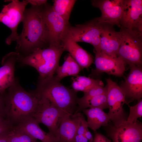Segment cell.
<instances>
[{
	"instance_id": "603a6c76",
	"label": "cell",
	"mask_w": 142,
	"mask_h": 142,
	"mask_svg": "<svg viewBox=\"0 0 142 142\" xmlns=\"http://www.w3.org/2000/svg\"><path fill=\"white\" fill-rule=\"evenodd\" d=\"M72 89L77 92L81 91L84 93L94 87L104 86L103 83L101 80L90 77L78 75L72 77Z\"/></svg>"
},
{
	"instance_id": "f1b7e54d",
	"label": "cell",
	"mask_w": 142,
	"mask_h": 142,
	"mask_svg": "<svg viewBox=\"0 0 142 142\" xmlns=\"http://www.w3.org/2000/svg\"><path fill=\"white\" fill-rule=\"evenodd\" d=\"M13 128L6 116L0 114V135L10 131Z\"/></svg>"
},
{
	"instance_id": "8d00e7d4",
	"label": "cell",
	"mask_w": 142,
	"mask_h": 142,
	"mask_svg": "<svg viewBox=\"0 0 142 142\" xmlns=\"http://www.w3.org/2000/svg\"><path fill=\"white\" fill-rule=\"evenodd\" d=\"M37 142V141H36V142Z\"/></svg>"
},
{
	"instance_id": "cb8c5ba5",
	"label": "cell",
	"mask_w": 142,
	"mask_h": 142,
	"mask_svg": "<svg viewBox=\"0 0 142 142\" xmlns=\"http://www.w3.org/2000/svg\"><path fill=\"white\" fill-rule=\"evenodd\" d=\"M77 106V112L88 108H98L103 110L108 108L107 92L94 96Z\"/></svg>"
},
{
	"instance_id": "5bb4252c",
	"label": "cell",
	"mask_w": 142,
	"mask_h": 142,
	"mask_svg": "<svg viewBox=\"0 0 142 142\" xmlns=\"http://www.w3.org/2000/svg\"><path fill=\"white\" fill-rule=\"evenodd\" d=\"M130 71L119 86L125 95L127 104L142 97V70L141 66L129 65Z\"/></svg>"
},
{
	"instance_id": "e575fe53",
	"label": "cell",
	"mask_w": 142,
	"mask_h": 142,
	"mask_svg": "<svg viewBox=\"0 0 142 142\" xmlns=\"http://www.w3.org/2000/svg\"><path fill=\"white\" fill-rule=\"evenodd\" d=\"M10 131L0 135V142H8V138Z\"/></svg>"
},
{
	"instance_id": "52a82bcc",
	"label": "cell",
	"mask_w": 142,
	"mask_h": 142,
	"mask_svg": "<svg viewBox=\"0 0 142 142\" xmlns=\"http://www.w3.org/2000/svg\"><path fill=\"white\" fill-rule=\"evenodd\" d=\"M43 16L49 45H62V41L70 26L67 21L56 13L52 6L42 9Z\"/></svg>"
},
{
	"instance_id": "f546056e",
	"label": "cell",
	"mask_w": 142,
	"mask_h": 142,
	"mask_svg": "<svg viewBox=\"0 0 142 142\" xmlns=\"http://www.w3.org/2000/svg\"><path fill=\"white\" fill-rule=\"evenodd\" d=\"M88 128L86 121L82 114L81 116L79 125L77 130V134L84 135L85 130Z\"/></svg>"
},
{
	"instance_id": "8992f818",
	"label": "cell",
	"mask_w": 142,
	"mask_h": 142,
	"mask_svg": "<svg viewBox=\"0 0 142 142\" xmlns=\"http://www.w3.org/2000/svg\"><path fill=\"white\" fill-rule=\"evenodd\" d=\"M39 96V103L33 118L39 124L46 126L49 133L55 137L62 120L69 114L53 105L45 98Z\"/></svg>"
},
{
	"instance_id": "d6a6232c",
	"label": "cell",
	"mask_w": 142,
	"mask_h": 142,
	"mask_svg": "<svg viewBox=\"0 0 142 142\" xmlns=\"http://www.w3.org/2000/svg\"><path fill=\"white\" fill-rule=\"evenodd\" d=\"M28 1L29 3L33 6L37 7L45 4L47 1L45 0H28Z\"/></svg>"
},
{
	"instance_id": "4fadbf2b",
	"label": "cell",
	"mask_w": 142,
	"mask_h": 142,
	"mask_svg": "<svg viewBox=\"0 0 142 142\" xmlns=\"http://www.w3.org/2000/svg\"><path fill=\"white\" fill-rule=\"evenodd\" d=\"M92 5L100 10L101 16L97 18L102 24L119 26L123 10L124 0H93Z\"/></svg>"
},
{
	"instance_id": "484cf974",
	"label": "cell",
	"mask_w": 142,
	"mask_h": 142,
	"mask_svg": "<svg viewBox=\"0 0 142 142\" xmlns=\"http://www.w3.org/2000/svg\"><path fill=\"white\" fill-rule=\"evenodd\" d=\"M33 138L24 131L17 127H13L10 131L8 142H35Z\"/></svg>"
},
{
	"instance_id": "d6986e66",
	"label": "cell",
	"mask_w": 142,
	"mask_h": 142,
	"mask_svg": "<svg viewBox=\"0 0 142 142\" xmlns=\"http://www.w3.org/2000/svg\"><path fill=\"white\" fill-rule=\"evenodd\" d=\"M62 45L82 69L88 68L93 63L92 55L70 38L65 36Z\"/></svg>"
},
{
	"instance_id": "d590c367",
	"label": "cell",
	"mask_w": 142,
	"mask_h": 142,
	"mask_svg": "<svg viewBox=\"0 0 142 142\" xmlns=\"http://www.w3.org/2000/svg\"><path fill=\"white\" fill-rule=\"evenodd\" d=\"M84 136L89 141L91 142H93V138L91 133L89 130L88 128L85 130Z\"/></svg>"
},
{
	"instance_id": "ac0fdd59",
	"label": "cell",
	"mask_w": 142,
	"mask_h": 142,
	"mask_svg": "<svg viewBox=\"0 0 142 142\" xmlns=\"http://www.w3.org/2000/svg\"><path fill=\"white\" fill-rule=\"evenodd\" d=\"M82 114L77 112L64 118L55 136L58 142H74Z\"/></svg>"
},
{
	"instance_id": "8fae6325",
	"label": "cell",
	"mask_w": 142,
	"mask_h": 142,
	"mask_svg": "<svg viewBox=\"0 0 142 142\" xmlns=\"http://www.w3.org/2000/svg\"><path fill=\"white\" fill-rule=\"evenodd\" d=\"M105 127L113 142H141L142 124L138 120L135 123L126 120L115 126L108 125Z\"/></svg>"
},
{
	"instance_id": "277c9868",
	"label": "cell",
	"mask_w": 142,
	"mask_h": 142,
	"mask_svg": "<svg viewBox=\"0 0 142 142\" xmlns=\"http://www.w3.org/2000/svg\"><path fill=\"white\" fill-rule=\"evenodd\" d=\"M64 51L62 45H49L38 48L26 56H21L19 61L34 67L39 74V79H44L54 75Z\"/></svg>"
},
{
	"instance_id": "1f68e13d",
	"label": "cell",
	"mask_w": 142,
	"mask_h": 142,
	"mask_svg": "<svg viewBox=\"0 0 142 142\" xmlns=\"http://www.w3.org/2000/svg\"><path fill=\"white\" fill-rule=\"evenodd\" d=\"M3 94H0V114L6 116L4 112V95Z\"/></svg>"
},
{
	"instance_id": "ffe728a7",
	"label": "cell",
	"mask_w": 142,
	"mask_h": 142,
	"mask_svg": "<svg viewBox=\"0 0 142 142\" xmlns=\"http://www.w3.org/2000/svg\"><path fill=\"white\" fill-rule=\"evenodd\" d=\"M39 123L33 117L25 120L18 126L32 138L39 139L42 142H58L54 136L49 133H47L40 127Z\"/></svg>"
},
{
	"instance_id": "4316f807",
	"label": "cell",
	"mask_w": 142,
	"mask_h": 142,
	"mask_svg": "<svg viewBox=\"0 0 142 142\" xmlns=\"http://www.w3.org/2000/svg\"><path fill=\"white\" fill-rule=\"evenodd\" d=\"M107 87H103L97 86L93 87L88 91L84 93V95L80 98H78L77 100V105L80 104L92 97L107 92Z\"/></svg>"
},
{
	"instance_id": "ba28073f",
	"label": "cell",
	"mask_w": 142,
	"mask_h": 142,
	"mask_svg": "<svg viewBox=\"0 0 142 142\" xmlns=\"http://www.w3.org/2000/svg\"><path fill=\"white\" fill-rule=\"evenodd\" d=\"M102 25L96 18L83 24L70 26L65 36L77 43L90 44L94 48V51L99 52Z\"/></svg>"
},
{
	"instance_id": "d4e9b609",
	"label": "cell",
	"mask_w": 142,
	"mask_h": 142,
	"mask_svg": "<svg viewBox=\"0 0 142 142\" xmlns=\"http://www.w3.org/2000/svg\"><path fill=\"white\" fill-rule=\"evenodd\" d=\"M76 1L75 0H55L52 7L58 14L69 21L70 14Z\"/></svg>"
},
{
	"instance_id": "30bf717a",
	"label": "cell",
	"mask_w": 142,
	"mask_h": 142,
	"mask_svg": "<svg viewBox=\"0 0 142 142\" xmlns=\"http://www.w3.org/2000/svg\"><path fill=\"white\" fill-rule=\"evenodd\" d=\"M106 80L109 109L108 113L113 125L117 126L127 119L123 108L124 104L127 103L125 95L117 84L110 78L106 79Z\"/></svg>"
},
{
	"instance_id": "e0dca14e",
	"label": "cell",
	"mask_w": 142,
	"mask_h": 142,
	"mask_svg": "<svg viewBox=\"0 0 142 142\" xmlns=\"http://www.w3.org/2000/svg\"><path fill=\"white\" fill-rule=\"evenodd\" d=\"M112 26L102 24L100 50L109 55L117 57L121 42V34L120 31H115Z\"/></svg>"
},
{
	"instance_id": "3957f363",
	"label": "cell",
	"mask_w": 142,
	"mask_h": 142,
	"mask_svg": "<svg viewBox=\"0 0 142 142\" xmlns=\"http://www.w3.org/2000/svg\"><path fill=\"white\" fill-rule=\"evenodd\" d=\"M40 96L69 115L77 113V92L63 85L54 76L39 79L35 90Z\"/></svg>"
},
{
	"instance_id": "7c38bea8",
	"label": "cell",
	"mask_w": 142,
	"mask_h": 142,
	"mask_svg": "<svg viewBox=\"0 0 142 142\" xmlns=\"http://www.w3.org/2000/svg\"><path fill=\"white\" fill-rule=\"evenodd\" d=\"M119 27L142 33V1L124 0Z\"/></svg>"
},
{
	"instance_id": "2e32d148",
	"label": "cell",
	"mask_w": 142,
	"mask_h": 142,
	"mask_svg": "<svg viewBox=\"0 0 142 142\" xmlns=\"http://www.w3.org/2000/svg\"><path fill=\"white\" fill-rule=\"evenodd\" d=\"M21 56L18 52H11L3 58L2 66L0 67V94H3L16 82L15 65Z\"/></svg>"
},
{
	"instance_id": "9c48e42d",
	"label": "cell",
	"mask_w": 142,
	"mask_h": 142,
	"mask_svg": "<svg viewBox=\"0 0 142 142\" xmlns=\"http://www.w3.org/2000/svg\"><path fill=\"white\" fill-rule=\"evenodd\" d=\"M28 3V0H12L9 3L3 6L0 13V22L11 31V34L6 40L7 44H10L12 42L17 40L19 35L17 32V27L22 21L26 7Z\"/></svg>"
},
{
	"instance_id": "5b68a950",
	"label": "cell",
	"mask_w": 142,
	"mask_h": 142,
	"mask_svg": "<svg viewBox=\"0 0 142 142\" xmlns=\"http://www.w3.org/2000/svg\"><path fill=\"white\" fill-rule=\"evenodd\" d=\"M120 32L121 40L117 57L126 64L141 66L142 33L123 28Z\"/></svg>"
},
{
	"instance_id": "7a4b0ae2",
	"label": "cell",
	"mask_w": 142,
	"mask_h": 142,
	"mask_svg": "<svg viewBox=\"0 0 142 142\" xmlns=\"http://www.w3.org/2000/svg\"><path fill=\"white\" fill-rule=\"evenodd\" d=\"M33 6L25 10L22 21L23 28L19 35L16 48L30 52L49 45L42 9Z\"/></svg>"
},
{
	"instance_id": "83f0119b",
	"label": "cell",
	"mask_w": 142,
	"mask_h": 142,
	"mask_svg": "<svg viewBox=\"0 0 142 142\" xmlns=\"http://www.w3.org/2000/svg\"><path fill=\"white\" fill-rule=\"evenodd\" d=\"M130 112L126 120L131 123L136 122L138 119L142 116V100L141 99L138 103L133 106H129Z\"/></svg>"
},
{
	"instance_id": "836d02e7",
	"label": "cell",
	"mask_w": 142,
	"mask_h": 142,
	"mask_svg": "<svg viewBox=\"0 0 142 142\" xmlns=\"http://www.w3.org/2000/svg\"><path fill=\"white\" fill-rule=\"evenodd\" d=\"M74 142H91L87 139L84 135L76 134Z\"/></svg>"
},
{
	"instance_id": "44dd1931",
	"label": "cell",
	"mask_w": 142,
	"mask_h": 142,
	"mask_svg": "<svg viewBox=\"0 0 142 142\" xmlns=\"http://www.w3.org/2000/svg\"><path fill=\"white\" fill-rule=\"evenodd\" d=\"M87 117L88 128L94 132L102 126H105L110 121L109 116L103 110L98 108L85 109L82 110Z\"/></svg>"
},
{
	"instance_id": "6da1fadb",
	"label": "cell",
	"mask_w": 142,
	"mask_h": 142,
	"mask_svg": "<svg viewBox=\"0 0 142 142\" xmlns=\"http://www.w3.org/2000/svg\"><path fill=\"white\" fill-rule=\"evenodd\" d=\"M7 89V93L4 95V112L11 125L16 127L25 120L33 117L40 97L35 90L26 91L17 80Z\"/></svg>"
},
{
	"instance_id": "7402d4cb",
	"label": "cell",
	"mask_w": 142,
	"mask_h": 142,
	"mask_svg": "<svg viewBox=\"0 0 142 142\" xmlns=\"http://www.w3.org/2000/svg\"><path fill=\"white\" fill-rule=\"evenodd\" d=\"M65 60L63 64L58 67L56 75H54L56 79L60 81L68 76H77L82 69L69 54L65 57Z\"/></svg>"
},
{
	"instance_id": "4dcf8cb0",
	"label": "cell",
	"mask_w": 142,
	"mask_h": 142,
	"mask_svg": "<svg viewBox=\"0 0 142 142\" xmlns=\"http://www.w3.org/2000/svg\"><path fill=\"white\" fill-rule=\"evenodd\" d=\"M95 132L92 142H112L110 140L102 134L97 131Z\"/></svg>"
},
{
	"instance_id": "9a60e30c",
	"label": "cell",
	"mask_w": 142,
	"mask_h": 142,
	"mask_svg": "<svg viewBox=\"0 0 142 142\" xmlns=\"http://www.w3.org/2000/svg\"><path fill=\"white\" fill-rule=\"evenodd\" d=\"M95 53V71L104 72L118 77L123 75L125 70V63L118 57H113L101 51Z\"/></svg>"
}]
</instances>
